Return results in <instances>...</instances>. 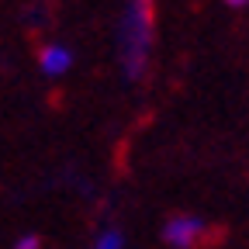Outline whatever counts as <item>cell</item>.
Instances as JSON below:
<instances>
[{
    "label": "cell",
    "instance_id": "3957f363",
    "mask_svg": "<svg viewBox=\"0 0 249 249\" xmlns=\"http://www.w3.org/2000/svg\"><path fill=\"white\" fill-rule=\"evenodd\" d=\"M38 66H42L45 76L59 80V76H66V73L73 70V52H70L66 45H49V49L42 52V59H38Z\"/></svg>",
    "mask_w": 249,
    "mask_h": 249
},
{
    "label": "cell",
    "instance_id": "277c9868",
    "mask_svg": "<svg viewBox=\"0 0 249 249\" xmlns=\"http://www.w3.org/2000/svg\"><path fill=\"white\" fill-rule=\"evenodd\" d=\"M93 249H124V232L121 229H104L93 239Z\"/></svg>",
    "mask_w": 249,
    "mask_h": 249
},
{
    "label": "cell",
    "instance_id": "5b68a950",
    "mask_svg": "<svg viewBox=\"0 0 249 249\" xmlns=\"http://www.w3.org/2000/svg\"><path fill=\"white\" fill-rule=\"evenodd\" d=\"M14 249H42V239H38V235H21V239L14 242Z\"/></svg>",
    "mask_w": 249,
    "mask_h": 249
},
{
    "label": "cell",
    "instance_id": "8992f818",
    "mask_svg": "<svg viewBox=\"0 0 249 249\" xmlns=\"http://www.w3.org/2000/svg\"><path fill=\"white\" fill-rule=\"evenodd\" d=\"M229 7H249V0H225Z\"/></svg>",
    "mask_w": 249,
    "mask_h": 249
},
{
    "label": "cell",
    "instance_id": "6da1fadb",
    "mask_svg": "<svg viewBox=\"0 0 249 249\" xmlns=\"http://www.w3.org/2000/svg\"><path fill=\"white\" fill-rule=\"evenodd\" d=\"M149 0H132L124 14V31H121V52H124V73L132 80L142 76L145 55H149Z\"/></svg>",
    "mask_w": 249,
    "mask_h": 249
},
{
    "label": "cell",
    "instance_id": "7a4b0ae2",
    "mask_svg": "<svg viewBox=\"0 0 249 249\" xmlns=\"http://www.w3.org/2000/svg\"><path fill=\"white\" fill-rule=\"evenodd\" d=\"M208 235V222L197 214H177L163 225V242L173 249H194Z\"/></svg>",
    "mask_w": 249,
    "mask_h": 249
}]
</instances>
